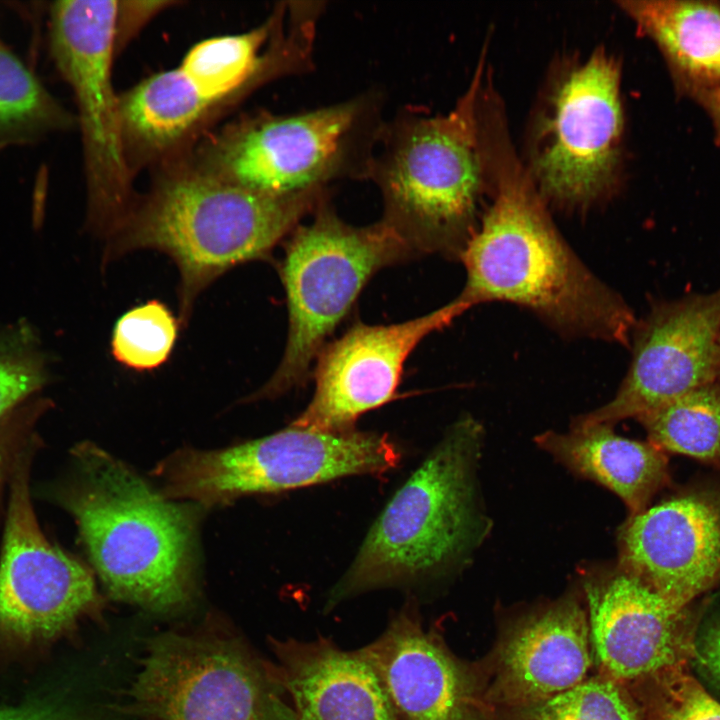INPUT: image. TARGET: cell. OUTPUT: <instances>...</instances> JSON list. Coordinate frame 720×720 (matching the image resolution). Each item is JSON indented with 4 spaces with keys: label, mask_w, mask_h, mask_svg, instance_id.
<instances>
[{
    "label": "cell",
    "mask_w": 720,
    "mask_h": 720,
    "mask_svg": "<svg viewBox=\"0 0 720 720\" xmlns=\"http://www.w3.org/2000/svg\"><path fill=\"white\" fill-rule=\"evenodd\" d=\"M499 136L495 128L488 133L493 198L460 258L467 278L458 298L470 308L509 302L561 334L628 346L636 325L631 308L561 237L529 173Z\"/></svg>",
    "instance_id": "6da1fadb"
},
{
    "label": "cell",
    "mask_w": 720,
    "mask_h": 720,
    "mask_svg": "<svg viewBox=\"0 0 720 720\" xmlns=\"http://www.w3.org/2000/svg\"><path fill=\"white\" fill-rule=\"evenodd\" d=\"M328 197L329 188L264 194L186 168L132 205L106 239L104 260L140 249L170 257L179 272L178 319L184 326L212 282L238 265L269 257Z\"/></svg>",
    "instance_id": "7a4b0ae2"
},
{
    "label": "cell",
    "mask_w": 720,
    "mask_h": 720,
    "mask_svg": "<svg viewBox=\"0 0 720 720\" xmlns=\"http://www.w3.org/2000/svg\"><path fill=\"white\" fill-rule=\"evenodd\" d=\"M75 456L77 473L61 497L109 594L161 615L190 608L194 510L156 493L95 445H81Z\"/></svg>",
    "instance_id": "3957f363"
},
{
    "label": "cell",
    "mask_w": 720,
    "mask_h": 720,
    "mask_svg": "<svg viewBox=\"0 0 720 720\" xmlns=\"http://www.w3.org/2000/svg\"><path fill=\"white\" fill-rule=\"evenodd\" d=\"M483 63L447 113L405 107L387 118L367 180L377 187L380 220L415 251L461 258L475 232L488 182L480 113Z\"/></svg>",
    "instance_id": "277c9868"
},
{
    "label": "cell",
    "mask_w": 720,
    "mask_h": 720,
    "mask_svg": "<svg viewBox=\"0 0 720 720\" xmlns=\"http://www.w3.org/2000/svg\"><path fill=\"white\" fill-rule=\"evenodd\" d=\"M481 442L472 418L445 434L377 517L326 611L364 592L424 583L472 548L481 536L474 480Z\"/></svg>",
    "instance_id": "5b68a950"
},
{
    "label": "cell",
    "mask_w": 720,
    "mask_h": 720,
    "mask_svg": "<svg viewBox=\"0 0 720 720\" xmlns=\"http://www.w3.org/2000/svg\"><path fill=\"white\" fill-rule=\"evenodd\" d=\"M384 107L382 91L370 89L311 110L255 116L206 144L193 168L270 195L367 180Z\"/></svg>",
    "instance_id": "8992f818"
},
{
    "label": "cell",
    "mask_w": 720,
    "mask_h": 720,
    "mask_svg": "<svg viewBox=\"0 0 720 720\" xmlns=\"http://www.w3.org/2000/svg\"><path fill=\"white\" fill-rule=\"evenodd\" d=\"M119 720H297L272 662L224 624L150 638Z\"/></svg>",
    "instance_id": "52a82bcc"
},
{
    "label": "cell",
    "mask_w": 720,
    "mask_h": 720,
    "mask_svg": "<svg viewBox=\"0 0 720 720\" xmlns=\"http://www.w3.org/2000/svg\"><path fill=\"white\" fill-rule=\"evenodd\" d=\"M299 225L286 244L279 274L288 307V336L282 360L250 400L277 397L308 377L326 339L349 313L380 269L416 256L382 220L354 226L336 213L329 197Z\"/></svg>",
    "instance_id": "ba28073f"
},
{
    "label": "cell",
    "mask_w": 720,
    "mask_h": 720,
    "mask_svg": "<svg viewBox=\"0 0 720 720\" xmlns=\"http://www.w3.org/2000/svg\"><path fill=\"white\" fill-rule=\"evenodd\" d=\"M400 454L384 435L289 427L226 449H181L155 470L168 499L212 506L350 475L385 472Z\"/></svg>",
    "instance_id": "9c48e42d"
},
{
    "label": "cell",
    "mask_w": 720,
    "mask_h": 720,
    "mask_svg": "<svg viewBox=\"0 0 720 720\" xmlns=\"http://www.w3.org/2000/svg\"><path fill=\"white\" fill-rule=\"evenodd\" d=\"M620 71L597 50L553 81L534 120L529 175L544 200L587 208L609 192L620 160Z\"/></svg>",
    "instance_id": "30bf717a"
},
{
    "label": "cell",
    "mask_w": 720,
    "mask_h": 720,
    "mask_svg": "<svg viewBox=\"0 0 720 720\" xmlns=\"http://www.w3.org/2000/svg\"><path fill=\"white\" fill-rule=\"evenodd\" d=\"M117 1L71 0L50 9V48L79 109L88 191V223L106 239L133 202L130 167L112 84Z\"/></svg>",
    "instance_id": "8fae6325"
},
{
    "label": "cell",
    "mask_w": 720,
    "mask_h": 720,
    "mask_svg": "<svg viewBox=\"0 0 720 720\" xmlns=\"http://www.w3.org/2000/svg\"><path fill=\"white\" fill-rule=\"evenodd\" d=\"M102 607L91 572L40 529L21 463L11 488L0 559L1 635L22 645L55 640L80 620L99 618Z\"/></svg>",
    "instance_id": "7c38bea8"
},
{
    "label": "cell",
    "mask_w": 720,
    "mask_h": 720,
    "mask_svg": "<svg viewBox=\"0 0 720 720\" xmlns=\"http://www.w3.org/2000/svg\"><path fill=\"white\" fill-rule=\"evenodd\" d=\"M632 335L631 364L617 393L571 428L636 419L720 381V289L656 304Z\"/></svg>",
    "instance_id": "4fadbf2b"
},
{
    "label": "cell",
    "mask_w": 720,
    "mask_h": 720,
    "mask_svg": "<svg viewBox=\"0 0 720 720\" xmlns=\"http://www.w3.org/2000/svg\"><path fill=\"white\" fill-rule=\"evenodd\" d=\"M469 308L457 297L402 323H357L317 356L314 395L290 425L322 432L352 430L361 414L393 397L403 365L418 343Z\"/></svg>",
    "instance_id": "5bb4252c"
},
{
    "label": "cell",
    "mask_w": 720,
    "mask_h": 720,
    "mask_svg": "<svg viewBox=\"0 0 720 720\" xmlns=\"http://www.w3.org/2000/svg\"><path fill=\"white\" fill-rule=\"evenodd\" d=\"M357 651L376 672L398 720H488L491 715L481 665L459 659L434 628H425L415 600Z\"/></svg>",
    "instance_id": "9a60e30c"
},
{
    "label": "cell",
    "mask_w": 720,
    "mask_h": 720,
    "mask_svg": "<svg viewBox=\"0 0 720 720\" xmlns=\"http://www.w3.org/2000/svg\"><path fill=\"white\" fill-rule=\"evenodd\" d=\"M618 548L620 570L686 608L720 580V492L685 490L630 515Z\"/></svg>",
    "instance_id": "2e32d148"
},
{
    "label": "cell",
    "mask_w": 720,
    "mask_h": 720,
    "mask_svg": "<svg viewBox=\"0 0 720 720\" xmlns=\"http://www.w3.org/2000/svg\"><path fill=\"white\" fill-rule=\"evenodd\" d=\"M584 586L600 676L627 688L683 667L691 651L687 607L619 568Z\"/></svg>",
    "instance_id": "e0dca14e"
},
{
    "label": "cell",
    "mask_w": 720,
    "mask_h": 720,
    "mask_svg": "<svg viewBox=\"0 0 720 720\" xmlns=\"http://www.w3.org/2000/svg\"><path fill=\"white\" fill-rule=\"evenodd\" d=\"M592 663L588 615L566 598L503 633L484 677L485 701L492 712L540 702L585 681Z\"/></svg>",
    "instance_id": "ac0fdd59"
},
{
    "label": "cell",
    "mask_w": 720,
    "mask_h": 720,
    "mask_svg": "<svg viewBox=\"0 0 720 720\" xmlns=\"http://www.w3.org/2000/svg\"><path fill=\"white\" fill-rule=\"evenodd\" d=\"M274 674L297 720H398L376 672L332 639H269Z\"/></svg>",
    "instance_id": "d6986e66"
},
{
    "label": "cell",
    "mask_w": 720,
    "mask_h": 720,
    "mask_svg": "<svg viewBox=\"0 0 720 720\" xmlns=\"http://www.w3.org/2000/svg\"><path fill=\"white\" fill-rule=\"evenodd\" d=\"M536 444L570 471L613 491L630 515L648 508L653 496L670 482L665 452L648 442L614 433L611 425L544 432Z\"/></svg>",
    "instance_id": "ffe728a7"
},
{
    "label": "cell",
    "mask_w": 720,
    "mask_h": 720,
    "mask_svg": "<svg viewBox=\"0 0 720 720\" xmlns=\"http://www.w3.org/2000/svg\"><path fill=\"white\" fill-rule=\"evenodd\" d=\"M619 5L656 43L681 94L695 98L720 87V3L623 0Z\"/></svg>",
    "instance_id": "44dd1931"
},
{
    "label": "cell",
    "mask_w": 720,
    "mask_h": 720,
    "mask_svg": "<svg viewBox=\"0 0 720 720\" xmlns=\"http://www.w3.org/2000/svg\"><path fill=\"white\" fill-rule=\"evenodd\" d=\"M218 104L201 94L179 68L140 82L119 96L127 160L130 156L144 159L168 151Z\"/></svg>",
    "instance_id": "7402d4cb"
},
{
    "label": "cell",
    "mask_w": 720,
    "mask_h": 720,
    "mask_svg": "<svg viewBox=\"0 0 720 720\" xmlns=\"http://www.w3.org/2000/svg\"><path fill=\"white\" fill-rule=\"evenodd\" d=\"M663 452L720 467V381L699 387L636 418Z\"/></svg>",
    "instance_id": "603a6c76"
},
{
    "label": "cell",
    "mask_w": 720,
    "mask_h": 720,
    "mask_svg": "<svg viewBox=\"0 0 720 720\" xmlns=\"http://www.w3.org/2000/svg\"><path fill=\"white\" fill-rule=\"evenodd\" d=\"M70 123L69 114L0 41V148Z\"/></svg>",
    "instance_id": "cb8c5ba5"
},
{
    "label": "cell",
    "mask_w": 720,
    "mask_h": 720,
    "mask_svg": "<svg viewBox=\"0 0 720 720\" xmlns=\"http://www.w3.org/2000/svg\"><path fill=\"white\" fill-rule=\"evenodd\" d=\"M494 712L498 720H645L628 689L600 675L540 702Z\"/></svg>",
    "instance_id": "d4e9b609"
},
{
    "label": "cell",
    "mask_w": 720,
    "mask_h": 720,
    "mask_svg": "<svg viewBox=\"0 0 720 720\" xmlns=\"http://www.w3.org/2000/svg\"><path fill=\"white\" fill-rule=\"evenodd\" d=\"M180 321L159 300L133 307L115 323L111 353L121 365L136 371H149L170 357L178 336Z\"/></svg>",
    "instance_id": "484cf974"
},
{
    "label": "cell",
    "mask_w": 720,
    "mask_h": 720,
    "mask_svg": "<svg viewBox=\"0 0 720 720\" xmlns=\"http://www.w3.org/2000/svg\"><path fill=\"white\" fill-rule=\"evenodd\" d=\"M48 379L46 360L24 331L0 335V419Z\"/></svg>",
    "instance_id": "4316f807"
},
{
    "label": "cell",
    "mask_w": 720,
    "mask_h": 720,
    "mask_svg": "<svg viewBox=\"0 0 720 720\" xmlns=\"http://www.w3.org/2000/svg\"><path fill=\"white\" fill-rule=\"evenodd\" d=\"M655 720H720L717 702L683 667L661 677Z\"/></svg>",
    "instance_id": "83f0119b"
},
{
    "label": "cell",
    "mask_w": 720,
    "mask_h": 720,
    "mask_svg": "<svg viewBox=\"0 0 720 720\" xmlns=\"http://www.w3.org/2000/svg\"><path fill=\"white\" fill-rule=\"evenodd\" d=\"M0 720H89L73 705L57 697L46 696L24 704L0 709Z\"/></svg>",
    "instance_id": "f1b7e54d"
},
{
    "label": "cell",
    "mask_w": 720,
    "mask_h": 720,
    "mask_svg": "<svg viewBox=\"0 0 720 720\" xmlns=\"http://www.w3.org/2000/svg\"><path fill=\"white\" fill-rule=\"evenodd\" d=\"M169 1H117L115 52L122 48L153 16L166 9Z\"/></svg>",
    "instance_id": "f546056e"
},
{
    "label": "cell",
    "mask_w": 720,
    "mask_h": 720,
    "mask_svg": "<svg viewBox=\"0 0 720 720\" xmlns=\"http://www.w3.org/2000/svg\"><path fill=\"white\" fill-rule=\"evenodd\" d=\"M702 661L710 673L720 682V625L713 628L704 640Z\"/></svg>",
    "instance_id": "4dcf8cb0"
},
{
    "label": "cell",
    "mask_w": 720,
    "mask_h": 720,
    "mask_svg": "<svg viewBox=\"0 0 720 720\" xmlns=\"http://www.w3.org/2000/svg\"><path fill=\"white\" fill-rule=\"evenodd\" d=\"M694 99L709 115L714 127L716 142L720 147V87L704 91Z\"/></svg>",
    "instance_id": "1f68e13d"
},
{
    "label": "cell",
    "mask_w": 720,
    "mask_h": 720,
    "mask_svg": "<svg viewBox=\"0 0 720 720\" xmlns=\"http://www.w3.org/2000/svg\"><path fill=\"white\" fill-rule=\"evenodd\" d=\"M25 409L10 412L0 419V481L5 467L8 444L13 428L20 422Z\"/></svg>",
    "instance_id": "d6a6232c"
}]
</instances>
